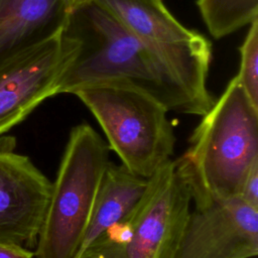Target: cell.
Here are the masks:
<instances>
[{
    "label": "cell",
    "instance_id": "6da1fadb",
    "mask_svg": "<svg viewBox=\"0 0 258 258\" xmlns=\"http://www.w3.org/2000/svg\"><path fill=\"white\" fill-rule=\"evenodd\" d=\"M61 32L75 49L56 84V94L107 82H125L159 102L168 112L197 115L176 83L140 39L111 10L94 0L73 8Z\"/></svg>",
    "mask_w": 258,
    "mask_h": 258
},
{
    "label": "cell",
    "instance_id": "7a4b0ae2",
    "mask_svg": "<svg viewBox=\"0 0 258 258\" xmlns=\"http://www.w3.org/2000/svg\"><path fill=\"white\" fill-rule=\"evenodd\" d=\"M174 160L195 208L239 198L244 179L258 162V107L237 76L214 102Z\"/></svg>",
    "mask_w": 258,
    "mask_h": 258
},
{
    "label": "cell",
    "instance_id": "3957f363",
    "mask_svg": "<svg viewBox=\"0 0 258 258\" xmlns=\"http://www.w3.org/2000/svg\"><path fill=\"white\" fill-rule=\"evenodd\" d=\"M76 95L100 124L110 150L131 172L149 178L170 160L175 134L167 110L125 82L84 86Z\"/></svg>",
    "mask_w": 258,
    "mask_h": 258
},
{
    "label": "cell",
    "instance_id": "277c9868",
    "mask_svg": "<svg viewBox=\"0 0 258 258\" xmlns=\"http://www.w3.org/2000/svg\"><path fill=\"white\" fill-rule=\"evenodd\" d=\"M109 146L87 123L72 128L34 248L36 258H76L92 214Z\"/></svg>",
    "mask_w": 258,
    "mask_h": 258
},
{
    "label": "cell",
    "instance_id": "5b68a950",
    "mask_svg": "<svg viewBox=\"0 0 258 258\" xmlns=\"http://www.w3.org/2000/svg\"><path fill=\"white\" fill-rule=\"evenodd\" d=\"M190 202L187 185L170 159L148 178L131 212L78 258H173Z\"/></svg>",
    "mask_w": 258,
    "mask_h": 258
},
{
    "label": "cell",
    "instance_id": "8992f818",
    "mask_svg": "<svg viewBox=\"0 0 258 258\" xmlns=\"http://www.w3.org/2000/svg\"><path fill=\"white\" fill-rule=\"evenodd\" d=\"M96 1L111 10L140 39L191 102L197 115H205L215 102L207 89L211 42L180 24L162 0Z\"/></svg>",
    "mask_w": 258,
    "mask_h": 258
},
{
    "label": "cell",
    "instance_id": "52a82bcc",
    "mask_svg": "<svg viewBox=\"0 0 258 258\" xmlns=\"http://www.w3.org/2000/svg\"><path fill=\"white\" fill-rule=\"evenodd\" d=\"M74 49L75 41L60 31L0 60V136L57 95V80Z\"/></svg>",
    "mask_w": 258,
    "mask_h": 258
},
{
    "label": "cell",
    "instance_id": "ba28073f",
    "mask_svg": "<svg viewBox=\"0 0 258 258\" xmlns=\"http://www.w3.org/2000/svg\"><path fill=\"white\" fill-rule=\"evenodd\" d=\"M13 136L0 138V243L34 249L48 206L51 181Z\"/></svg>",
    "mask_w": 258,
    "mask_h": 258
},
{
    "label": "cell",
    "instance_id": "9c48e42d",
    "mask_svg": "<svg viewBox=\"0 0 258 258\" xmlns=\"http://www.w3.org/2000/svg\"><path fill=\"white\" fill-rule=\"evenodd\" d=\"M258 254V209L240 198L189 212L173 258H252Z\"/></svg>",
    "mask_w": 258,
    "mask_h": 258
},
{
    "label": "cell",
    "instance_id": "30bf717a",
    "mask_svg": "<svg viewBox=\"0 0 258 258\" xmlns=\"http://www.w3.org/2000/svg\"><path fill=\"white\" fill-rule=\"evenodd\" d=\"M72 10L71 0H0V60L58 34Z\"/></svg>",
    "mask_w": 258,
    "mask_h": 258
},
{
    "label": "cell",
    "instance_id": "8fae6325",
    "mask_svg": "<svg viewBox=\"0 0 258 258\" xmlns=\"http://www.w3.org/2000/svg\"><path fill=\"white\" fill-rule=\"evenodd\" d=\"M148 178L131 172L122 163L109 161L93 206L78 258L95 240L125 218L143 196Z\"/></svg>",
    "mask_w": 258,
    "mask_h": 258
},
{
    "label": "cell",
    "instance_id": "7c38bea8",
    "mask_svg": "<svg viewBox=\"0 0 258 258\" xmlns=\"http://www.w3.org/2000/svg\"><path fill=\"white\" fill-rule=\"evenodd\" d=\"M210 33L222 38L258 18V0H198Z\"/></svg>",
    "mask_w": 258,
    "mask_h": 258
},
{
    "label": "cell",
    "instance_id": "4fadbf2b",
    "mask_svg": "<svg viewBox=\"0 0 258 258\" xmlns=\"http://www.w3.org/2000/svg\"><path fill=\"white\" fill-rule=\"evenodd\" d=\"M239 49L241 63L237 78L252 103L258 107V18L250 23V29Z\"/></svg>",
    "mask_w": 258,
    "mask_h": 258
},
{
    "label": "cell",
    "instance_id": "5bb4252c",
    "mask_svg": "<svg viewBox=\"0 0 258 258\" xmlns=\"http://www.w3.org/2000/svg\"><path fill=\"white\" fill-rule=\"evenodd\" d=\"M239 198L247 205L258 209V162L253 164L247 173Z\"/></svg>",
    "mask_w": 258,
    "mask_h": 258
},
{
    "label": "cell",
    "instance_id": "9a60e30c",
    "mask_svg": "<svg viewBox=\"0 0 258 258\" xmlns=\"http://www.w3.org/2000/svg\"><path fill=\"white\" fill-rule=\"evenodd\" d=\"M0 258H34V252L16 244L0 243Z\"/></svg>",
    "mask_w": 258,
    "mask_h": 258
},
{
    "label": "cell",
    "instance_id": "2e32d148",
    "mask_svg": "<svg viewBox=\"0 0 258 258\" xmlns=\"http://www.w3.org/2000/svg\"><path fill=\"white\" fill-rule=\"evenodd\" d=\"M89 1H94V0H71L72 5H73V8H75L76 6H78V5H80V4L89 2Z\"/></svg>",
    "mask_w": 258,
    "mask_h": 258
}]
</instances>
